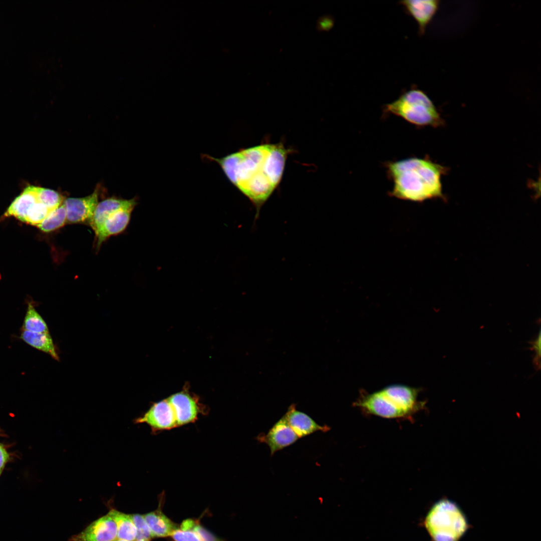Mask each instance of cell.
Instances as JSON below:
<instances>
[{
  "label": "cell",
  "instance_id": "cell-1",
  "mask_svg": "<svg viewBox=\"0 0 541 541\" xmlns=\"http://www.w3.org/2000/svg\"><path fill=\"white\" fill-rule=\"evenodd\" d=\"M288 151L283 144H262L214 159L228 179L255 206H261L281 181Z\"/></svg>",
  "mask_w": 541,
  "mask_h": 541
},
{
  "label": "cell",
  "instance_id": "cell-2",
  "mask_svg": "<svg viewBox=\"0 0 541 541\" xmlns=\"http://www.w3.org/2000/svg\"><path fill=\"white\" fill-rule=\"evenodd\" d=\"M385 166L393 184L389 196L419 202L443 197L441 177L446 168L428 157L388 161Z\"/></svg>",
  "mask_w": 541,
  "mask_h": 541
},
{
  "label": "cell",
  "instance_id": "cell-3",
  "mask_svg": "<svg viewBox=\"0 0 541 541\" xmlns=\"http://www.w3.org/2000/svg\"><path fill=\"white\" fill-rule=\"evenodd\" d=\"M418 389L403 385H392L364 394L355 403L367 413L386 418L409 416L424 404L418 398Z\"/></svg>",
  "mask_w": 541,
  "mask_h": 541
},
{
  "label": "cell",
  "instance_id": "cell-4",
  "mask_svg": "<svg viewBox=\"0 0 541 541\" xmlns=\"http://www.w3.org/2000/svg\"><path fill=\"white\" fill-rule=\"evenodd\" d=\"M385 114H393L418 127H438L443 120L431 99L423 90L412 86L383 107Z\"/></svg>",
  "mask_w": 541,
  "mask_h": 541
},
{
  "label": "cell",
  "instance_id": "cell-5",
  "mask_svg": "<svg viewBox=\"0 0 541 541\" xmlns=\"http://www.w3.org/2000/svg\"><path fill=\"white\" fill-rule=\"evenodd\" d=\"M425 525L433 541H459L468 528L460 508L446 498L431 507L425 519Z\"/></svg>",
  "mask_w": 541,
  "mask_h": 541
},
{
  "label": "cell",
  "instance_id": "cell-6",
  "mask_svg": "<svg viewBox=\"0 0 541 541\" xmlns=\"http://www.w3.org/2000/svg\"><path fill=\"white\" fill-rule=\"evenodd\" d=\"M135 422L146 423L154 431L169 430L178 426L174 410L167 399L154 404Z\"/></svg>",
  "mask_w": 541,
  "mask_h": 541
},
{
  "label": "cell",
  "instance_id": "cell-7",
  "mask_svg": "<svg viewBox=\"0 0 541 541\" xmlns=\"http://www.w3.org/2000/svg\"><path fill=\"white\" fill-rule=\"evenodd\" d=\"M299 438L284 416L273 425L267 434L260 433L256 437L258 442L268 446L271 456L276 452L293 444Z\"/></svg>",
  "mask_w": 541,
  "mask_h": 541
},
{
  "label": "cell",
  "instance_id": "cell-8",
  "mask_svg": "<svg viewBox=\"0 0 541 541\" xmlns=\"http://www.w3.org/2000/svg\"><path fill=\"white\" fill-rule=\"evenodd\" d=\"M98 203L97 189L91 194L84 197L66 199L64 202L66 210V223L89 222Z\"/></svg>",
  "mask_w": 541,
  "mask_h": 541
},
{
  "label": "cell",
  "instance_id": "cell-9",
  "mask_svg": "<svg viewBox=\"0 0 541 541\" xmlns=\"http://www.w3.org/2000/svg\"><path fill=\"white\" fill-rule=\"evenodd\" d=\"M437 0H407L399 2L405 11L411 16L418 26V33L423 36L432 21L439 7Z\"/></svg>",
  "mask_w": 541,
  "mask_h": 541
},
{
  "label": "cell",
  "instance_id": "cell-10",
  "mask_svg": "<svg viewBox=\"0 0 541 541\" xmlns=\"http://www.w3.org/2000/svg\"><path fill=\"white\" fill-rule=\"evenodd\" d=\"M114 520L107 514L92 522L71 541H112L117 538Z\"/></svg>",
  "mask_w": 541,
  "mask_h": 541
},
{
  "label": "cell",
  "instance_id": "cell-11",
  "mask_svg": "<svg viewBox=\"0 0 541 541\" xmlns=\"http://www.w3.org/2000/svg\"><path fill=\"white\" fill-rule=\"evenodd\" d=\"M167 400L174 410L178 426L193 423L200 413V408L196 400L186 393H175Z\"/></svg>",
  "mask_w": 541,
  "mask_h": 541
},
{
  "label": "cell",
  "instance_id": "cell-12",
  "mask_svg": "<svg viewBox=\"0 0 541 541\" xmlns=\"http://www.w3.org/2000/svg\"><path fill=\"white\" fill-rule=\"evenodd\" d=\"M289 425L299 438L305 437L318 431L326 432L328 426H321L306 413L296 409V405L292 404L284 415Z\"/></svg>",
  "mask_w": 541,
  "mask_h": 541
},
{
  "label": "cell",
  "instance_id": "cell-13",
  "mask_svg": "<svg viewBox=\"0 0 541 541\" xmlns=\"http://www.w3.org/2000/svg\"><path fill=\"white\" fill-rule=\"evenodd\" d=\"M136 205L133 199L123 200L109 198L98 203L89 223L94 231L113 214L122 210H132Z\"/></svg>",
  "mask_w": 541,
  "mask_h": 541
},
{
  "label": "cell",
  "instance_id": "cell-14",
  "mask_svg": "<svg viewBox=\"0 0 541 541\" xmlns=\"http://www.w3.org/2000/svg\"><path fill=\"white\" fill-rule=\"evenodd\" d=\"M132 211L122 210L113 214L95 231L98 247L109 237L118 234L126 228Z\"/></svg>",
  "mask_w": 541,
  "mask_h": 541
},
{
  "label": "cell",
  "instance_id": "cell-15",
  "mask_svg": "<svg viewBox=\"0 0 541 541\" xmlns=\"http://www.w3.org/2000/svg\"><path fill=\"white\" fill-rule=\"evenodd\" d=\"M38 201V186H28L13 201L5 215L14 216L25 222L28 211Z\"/></svg>",
  "mask_w": 541,
  "mask_h": 541
},
{
  "label": "cell",
  "instance_id": "cell-16",
  "mask_svg": "<svg viewBox=\"0 0 541 541\" xmlns=\"http://www.w3.org/2000/svg\"><path fill=\"white\" fill-rule=\"evenodd\" d=\"M20 339L32 347L50 355L59 361L56 347L49 333H35L21 330Z\"/></svg>",
  "mask_w": 541,
  "mask_h": 541
},
{
  "label": "cell",
  "instance_id": "cell-17",
  "mask_svg": "<svg viewBox=\"0 0 541 541\" xmlns=\"http://www.w3.org/2000/svg\"><path fill=\"white\" fill-rule=\"evenodd\" d=\"M152 537L171 536L178 529L177 525L164 514L160 510L143 515Z\"/></svg>",
  "mask_w": 541,
  "mask_h": 541
},
{
  "label": "cell",
  "instance_id": "cell-18",
  "mask_svg": "<svg viewBox=\"0 0 541 541\" xmlns=\"http://www.w3.org/2000/svg\"><path fill=\"white\" fill-rule=\"evenodd\" d=\"M108 514L114 520L117 528V538L126 541H135L137 531L130 514L111 509Z\"/></svg>",
  "mask_w": 541,
  "mask_h": 541
},
{
  "label": "cell",
  "instance_id": "cell-19",
  "mask_svg": "<svg viewBox=\"0 0 541 541\" xmlns=\"http://www.w3.org/2000/svg\"><path fill=\"white\" fill-rule=\"evenodd\" d=\"M22 329L35 333H50L46 323L30 303L28 304Z\"/></svg>",
  "mask_w": 541,
  "mask_h": 541
},
{
  "label": "cell",
  "instance_id": "cell-20",
  "mask_svg": "<svg viewBox=\"0 0 541 541\" xmlns=\"http://www.w3.org/2000/svg\"><path fill=\"white\" fill-rule=\"evenodd\" d=\"M67 222L66 210L64 203H62L52 211L46 219L38 226L42 231L49 232L63 226Z\"/></svg>",
  "mask_w": 541,
  "mask_h": 541
},
{
  "label": "cell",
  "instance_id": "cell-21",
  "mask_svg": "<svg viewBox=\"0 0 541 541\" xmlns=\"http://www.w3.org/2000/svg\"><path fill=\"white\" fill-rule=\"evenodd\" d=\"M53 210L38 201L28 211L25 222L38 226Z\"/></svg>",
  "mask_w": 541,
  "mask_h": 541
},
{
  "label": "cell",
  "instance_id": "cell-22",
  "mask_svg": "<svg viewBox=\"0 0 541 541\" xmlns=\"http://www.w3.org/2000/svg\"><path fill=\"white\" fill-rule=\"evenodd\" d=\"M38 199L51 210H54L61 205L63 197L52 189L38 187Z\"/></svg>",
  "mask_w": 541,
  "mask_h": 541
},
{
  "label": "cell",
  "instance_id": "cell-23",
  "mask_svg": "<svg viewBox=\"0 0 541 541\" xmlns=\"http://www.w3.org/2000/svg\"><path fill=\"white\" fill-rule=\"evenodd\" d=\"M182 530H191L194 531L202 541H222L192 519H188L180 525Z\"/></svg>",
  "mask_w": 541,
  "mask_h": 541
},
{
  "label": "cell",
  "instance_id": "cell-24",
  "mask_svg": "<svg viewBox=\"0 0 541 541\" xmlns=\"http://www.w3.org/2000/svg\"><path fill=\"white\" fill-rule=\"evenodd\" d=\"M134 522L137 531L136 539H150L153 537L149 526L144 518L143 515L139 514H130Z\"/></svg>",
  "mask_w": 541,
  "mask_h": 541
},
{
  "label": "cell",
  "instance_id": "cell-25",
  "mask_svg": "<svg viewBox=\"0 0 541 541\" xmlns=\"http://www.w3.org/2000/svg\"><path fill=\"white\" fill-rule=\"evenodd\" d=\"M171 536L175 541H202L198 535L191 530L178 528Z\"/></svg>",
  "mask_w": 541,
  "mask_h": 541
},
{
  "label": "cell",
  "instance_id": "cell-26",
  "mask_svg": "<svg viewBox=\"0 0 541 541\" xmlns=\"http://www.w3.org/2000/svg\"><path fill=\"white\" fill-rule=\"evenodd\" d=\"M335 19L330 15L325 14L320 16L317 20L316 29L318 32H328L333 27Z\"/></svg>",
  "mask_w": 541,
  "mask_h": 541
},
{
  "label": "cell",
  "instance_id": "cell-27",
  "mask_svg": "<svg viewBox=\"0 0 541 541\" xmlns=\"http://www.w3.org/2000/svg\"><path fill=\"white\" fill-rule=\"evenodd\" d=\"M532 346L531 349L535 352V356L533 358V363L537 369H540V331L539 330L537 338L534 341L529 342Z\"/></svg>",
  "mask_w": 541,
  "mask_h": 541
},
{
  "label": "cell",
  "instance_id": "cell-28",
  "mask_svg": "<svg viewBox=\"0 0 541 541\" xmlns=\"http://www.w3.org/2000/svg\"><path fill=\"white\" fill-rule=\"evenodd\" d=\"M9 455L3 446L0 444V474L8 461Z\"/></svg>",
  "mask_w": 541,
  "mask_h": 541
},
{
  "label": "cell",
  "instance_id": "cell-29",
  "mask_svg": "<svg viewBox=\"0 0 541 541\" xmlns=\"http://www.w3.org/2000/svg\"><path fill=\"white\" fill-rule=\"evenodd\" d=\"M112 541H126V540H124V539H120V538H115V539H114Z\"/></svg>",
  "mask_w": 541,
  "mask_h": 541
},
{
  "label": "cell",
  "instance_id": "cell-30",
  "mask_svg": "<svg viewBox=\"0 0 541 541\" xmlns=\"http://www.w3.org/2000/svg\"><path fill=\"white\" fill-rule=\"evenodd\" d=\"M135 540L136 541H150L149 539H136Z\"/></svg>",
  "mask_w": 541,
  "mask_h": 541
}]
</instances>
